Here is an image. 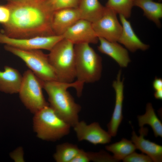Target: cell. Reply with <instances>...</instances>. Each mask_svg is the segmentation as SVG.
Returning a JSON list of instances; mask_svg holds the SVG:
<instances>
[{"label":"cell","mask_w":162,"mask_h":162,"mask_svg":"<svg viewBox=\"0 0 162 162\" xmlns=\"http://www.w3.org/2000/svg\"><path fill=\"white\" fill-rule=\"evenodd\" d=\"M46 0H11L6 5L10 12L2 33L8 37L25 38L55 35L51 28L53 12Z\"/></svg>","instance_id":"6da1fadb"},{"label":"cell","mask_w":162,"mask_h":162,"mask_svg":"<svg viewBox=\"0 0 162 162\" xmlns=\"http://www.w3.org/2000/svg\"><path fill=\"white\" fill-rule=\"evenodd\" d=\"M44 88L48 97L50 106L62 119L74 127L79 122L78 114L81 109L67 90L75 88L78 97L81 96L84 84L77 80L66 83L58 80L43 81Z\"/></svg>","instance_id":"7a4b0ae2"},{"label":"cell","mask_w":162,"mask_h":162,"mask_svg":"<svg viewBox=\"0 0 162 162\" xmlns=\"http://www.w3.org/2000/svg\"><path fill=\"white\" fill-rule=\"evenodd\" d=\"M34 114L33 129L39 139L55 141L69 133L71 126L61 118L49 105Z\"/></svg>","instance_id":"3957f363"},{"label":"cell","mask_w":162,"mask_h":162,"mask_svg":"<svg viewBox=\"0 0 162 162\" xmlns=\"http://www.w3.org/2000/svg\"><path fill=\"white\" fill-rule=\"evenodd\" d=\"M48 57L58 81L66 83L74 82L76 78L75 57L72 43L63 38L50 51Z\"/></svg>","instance_id":"277c9868"},{"label":"cell","mask_w":162,"mask_h":162,"mask_svg":"<svg viewBox=\"0 0 162 162\" xmlns=\"http://www.w3.org/2000/svg\"><path fill=\"white\" fill-rule=\"evenodd\" d=\"M74 49L77 80L83 84L98 81L102 69L101 57L88 44H75Z\"/></svg>","instance_id":"5b68a950"},{"label":"cell","mask_w":162,"mask_h":162,"mask_svg":"<svg viewBox=\"0 0 162 162\" xmlns=\"http://www.w3.org/2000/svg\"><path fill=\"white\" fill-rule=\"evenodd\" d=\"M5 49L21 59L33 73L44 81L57 80L48 55L40 50H23L5 45Z\"/></svg>","instance_id":"8992f818"},{"label":"cell","mask_w":162,"mask_h":162,"mask_svg":"<svg viewBox=\"0 0 162 162\" xmlns=\"http://www.w3.org/2000/svg\"><path fill=\"white\" fill-rule=\"evenodd\" d=\"M18 93L20 98L26 108L34 114L49 105L42 92L43 80L38 78L30 69L25 71Z\"/></svg>","instance_id":"52a82bcc"},{"label":"cell","mask_w":162,"mask_h":162,"mask_svg":"<svg viewBox=\"0 0 162 162\" xmlns=\"http://www.w3.org/2000/svg\"><path fill=\"white\" fill-rule=\"evenodd\" d=\"M63 38L62 35L16 38L8 37L0 32V44L26 50L44 49L50 51L58 42Z\"/></svg>","instance_id":"ba28073f"},{"label":"cell","mask_w":162,"mask_h":162,"mask_svg":"<svg viewBox=\"0 0 162 162\" xmlns=\"http://www.w3.org/2000/svg\"><path fill=\"white\" fill-rule=\"evenodd\" d=\"M104 14L98 20L92 23L93 29L98 37L110 42H118L122 27L117 17V14L105 7Z\"/></svg>","instance_id":"9c48e42d"},{"label":"cell","mask_w":162,"mask_h":162,"mask_svg":"<svg viewBox=\"0 0 162 162\" xmlns=\"http://www.w3.org/2000/svg\"><path fill=\"white\" fill-rule=\"evenodd\" d=\"M79 141L86 140L94 145L109 143L112 136L103 129L98 122L87 124L84 121L79 122L73 127Z\"/></svg>","instance_id":"30bf717a"},{"label":"cell","mask_w":162,"mask_h":162,"mask_svg":"<svg viewBox=\"0 0 162 162\" xmlns=\"http://www.w3.org/2000/svg\"><path fill=\"white\" fill-rule=\"evenodd\" d=\"M62 35L64 38L74 45L82 43L96 44L99 41L92 23L81 19L70 27Z\"/></svg>","instance_id":"8fae6325"},{"label":"cell","mask_w":162,"mask_h":162,"mask_svg":"<svg viewBox=\"0 0 162 162\" xmlns=\"http://www.w3.org/2000/svg\"><path fill=\"white\" fill-rule=\"evenodd\" d=\"M121 70H119L116 79L112 83V87L115 92V107L111 120L107 124L108 132L114 137L117 134L118 128L123 118V103L124 99L123 80H121Z\"/></svg>","instance_id":"7c38bea8"},{"label":"cell","mask_w":162,"mask_h":162,"mask_svg":"<svg viewBox=\"0 0 162 162\" xmlns=\"http://www.w3.org/2000/svg\"><path fill=\"white\" fill-rule=\"evenodd\" d=\"M80 19L78 8H70L57 10L53 12L51 22L55 35H62L77 21Z\"/></svg>","instance_id":"4fadbf2b"},{"label":"cell","mask_w":162,"mask_h":162,"mask_svg":"<svg viewBox=\"0 0 162 162\" xmlns=\"http://www.w3.org/2000/svg\"><path fill=\"white\" fill-rule=\"evenodd\" d=\"M147 128L140 127L139 130L140 136L136 135L134 130L132 133L131 141L136 148L149 157L153 161H162V146L155 143L146 140L144 136L148 133Z\"/></svg>","instance_id":"5bb4252c"},{"label":"cell","mask_w":162,"mask_h":162,"mask_svg":"<svg viewBox=\"0 0 162 162\" xmlns=\"http://www.w3.org/2000/svg\"><path fill=\"white\" fill-rule=\"evenodd\" d=\"M100 44L98 50L113 58L121 67H127L130 60L127 49L117 42H112L101 37H98Z\"/></svg>","instance_id":"9a60e30c"},{"label":"cell","mask_w":162,"mask_h":162,"mask_svg":"<svg viewBox=\"0 0 162 162\" xmlns=\"http://www.w3.org/2000/svg\"><path fill=\"white\" fill-rule=\"evenodd\" d=\"M119 15L122 29L118 42L123 44L132 52H135L138 50L144 51L148 49L149 45L144 44L138 37L130 22L122 15Z\"/></svg>","instance_id":"2e32d148"},{"label":"cell","mask_w":162,"mask_h":162,"mask_svg":"<svg viewBox=\"0 0 162 162\" xmlns=\"http://www.w3.org/2000/svg\"><path fill=\"white\" fill-rule=\"evenodd\" d=\"M22 77L17 70L5 66L4 71L0 70V91L10 94L18 93Z\"/></svg>","instance_id":"e0dca14e"},{"label":"cell","mask_w":162,"mask_h":162,"mask_svg":"<svg viewBox=\"0 0 162 162\" xmlns=\"http://www.w3.org/2000/svg\"><path fill=\"white\" fill-rule=\"evenodd\" d=\"M105 7L98 0H80L78 8L80 19L92 23L102 17Z\"/></svg>","instance_id":"ac0fdd59"},{"label":"cell","mask_w":162,"mask_h":162,"mask_svg":"<svg viewBox=\"0 0 162 162\" xmlns=\"http://www.w3.org/2000/svg\"><path fill=\"white\" fill-rule=\"evenodd\" d=\"M134 6L140 8L144 15L153 21L158 27H160V19L162 17V4L153 0H134Z\"/></svg>","instance_id":"d6986e66"},{"label":"cell","mask_w":162,"mask_h":162,"mask_svg":"<svg viewBox=\"0 0 162 162\" xmlns=\"http://www.w3.org/2000/svg\"><path fill=\"white\" fill-rule=\"evenodd\" d=\"M138 124L140 127L147 124L152 128L155 136L162 137V124L156 115L152 104H147L145 113L137 116Z\"/></svg>","instance_id":"ffe728a7"},{"label":"cell","mask_w":162,"mask_h":162,"mask_svg":"<svg viewBox=\"0 0 162 162\" xmlns=\"http://www.w3.org/2000/svg\"><path fill=\"white\" fill-rule=\"evenodd\" d=\"M106 149L113 154V157L118 161L122 160L135 152L136 148L131 140L122 138L119 142L106 146Z\"/></svg>","instance_id":"44dd1931"},{"label":"cell","mask_w":162,"mask_h":162,"mask_svg":"<svg viewBox=\"0 0 162 162\" xmlns=\"http://www.w3.org/2000/svg\"><path fill=\"white\" fill-rule=\"evenodd\" d=\"M80 149L76 145L68 142L57 145L53 158L57 162H70Z\"/></svg>","instance_id":"7402d4cb"},{"label":"cell","mask_w":162,"mask_h":162,"mask_svg":"<svg viewBox=\"0 0 162 162\" xmlns=\"http://www.w3.org/2000/svg\"><path fill=\"white\" fill-rule=\"evenodd\" d=\"M134 2V0H108L105 7L127 19L130 16Z\"/></svg>","instance_id":"603a6c76"},{"label":"cell","mask_w":162,"mask_h":162,"mask_svg":"<svg viewBox=\"0 0 162 162\" xmlns=\"http://www.w3.org/2000/svg\"><path fill=\"white\" fill-rule=\"evenodd\" d=\"M80 0H46V4L52 12L64 8H78Z\"/></svg>","instance_id":"cb8c5ba5"},{"label":"cell","mask_w":162,"mask_h":162,"mask_svg":"<svg viewBox=\"0 0 162 162\" xmlns=\"http://www.w3.org/2000/svg\"><path fill=\"white\" fill-rule=\"evenodd\" d=\"M90 161L94 162H118L113 157L104 151L98 152H87Z\"/></svg>","instance_id":"d4e9b609"},{"label":"cell","mask_w":162,"mask_h":162,"mask_svg":"<svg viewBox=\"0 0 162 162\" xmlns=\"http://www.w3.org/2000/svg\"><path fill=\"white\" fill-rule=\"evenodd\" d=\"M124 162H152L151 158L143 153L139 154L134 152L130 154L123 160Z\"/></svg>","instance_id":"484cf974"},{"label":"cell","mask_w":162,"mask_h":162,"mask_svg":"<svg viewBox=\"0 0 162 162\" xmlns=\"http://www.w3.org/2000/svg\"><path fill=\"white\" fill-rule=\"evenodd\" d=\"M10 15V10L6 4L0 5V23L4 25L7 23L9 20Z\"/></svg>","instance_id":"4316f807"},{"label":"cell","mask_w":162,"mask_h":162,"mask_svg":"<svg viewBox=\"0 0 162 162\" xmlns=\"http://www.w3.org/2000/svg\"><path fill=\"white\" fill-rule=\"evenodd\" d=\"M11 158L16 162H23L24 158L23 149L21 147H19L10 154Z\"/></svg>","instance_id":"83f0119b"},{"label":"cell","mask_w":162,"mask_h":162,"mask_svg":"<svg viewBox=\"0 0 162 162\" xmlns=\"http://www.w3.org/2000/svg\"><path fill=\"white\" fill-rule=\"evenodd\" d=\"M90 161L87 152L80 149L70 162H88Z\"/></svg>","instance_id":"f1b7e54d"},{"label":"cell","mask_w":162,"mask_h":162,"mask_svg":"<svg viewBox=\"0 0 162 162\" xmlns=\"http://www.w3.org/2000/svg\"><path fill=\"white\" fill-rule=\"evenodd\" d=\"M153 87L155 90L162 89V80L156 77L153 82Z\"/></svg>","instance_id":"f546056e"},{"label":"cell","mask_w":162,"mask_h":162,"mask_svg":"<svg viewBox=\"0 0 162 162\" xmlns=\"http://www.w3.org/2000/svg\"><path fill=\"white\" fill-rule=\"evenodd\" d=\"M154 95L155 98L158 99H162V89L155 91Z\"/></svg>","instance_id":"4dcf8cb0"},{"label":"cell","mask_w":162,"mask_h":162,"mask_svg":"<svg viewBox=\"0 0 162 162\" xmlns=\"http://www.w3.org/2000/svg\"><path fill=\"white\" fill-rule=\"evenodd\" d=\"M8 0V1H9L11 0Z\"/></svg>","instance_id":"1f68e13d"}]
</instances>
